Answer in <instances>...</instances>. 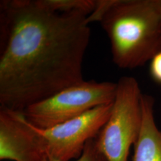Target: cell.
<instances>
[{
  "label": "cell",
  "instance_id": "cell-1",
  "mask_svg": "<svg viewBox=\"0 0 161 161\" xmlns=\"http://www.w3.org/2000/svg\"><path fill=\"white\" fill-rule=\"evenodd\" d=\"M88 15L58 13L39 0L0 3V108L28 106L84 81Z\"/></svg>",
  "mask_w": 161,
  "mask_h": 161
},
{
  "label": "cell",
  "instance_id": "cell-2",
  "mask_svg": "<svg viewBox=\"0 0 161 161\" xmlns=\"http://www.w3.org/2000/svg\"><path fill=\"white\" fill-rule=\"evenodd\" d=\"M109 39L114 63L133 69L161 50V19L157 0H115L101 22Z\"/></svg>",
  "mask_w": 161,
  "mask_h": 161
},
{
  "label": "cell",
  "instance_id": "cell-3",
  "mask_svg": "<svg viewBox=\"0 0 161 161\" xmlns=\"http://www.w3.org/2000/svg\"><path fill=\"white\" fill-rule=\"evenodd\" d=\"M143 94L136 78L123 76L118 81L110 115L95 137L107 161H128L142 126Z\"/></svg>",
  "mask_w": 161,
  "mask_h": 161
},
{
  "label": "cell",
  "instance_id": "cell-4",
  "mask_svg": "<svg viewBox=\"0 0 161 161\" xmlns=\"http://www.w3.org/2000/svg\"><path fill=\"white\" fill-rule=\"evenodd\" d=\"M117 83L83 81L32 104L22 112L35 127L48 128L69 121L115 99Z\"/></svg>",
  "mask_w": 161,
  "mask_h": 161
},
{
  "label": "cell",
  "instance_id": "cell-5",
  "mask_svg": "<svg viewBox=\"0 0 161 161\" xmlns=\"http://www.w3.org/2000/svg\"><path fill=\"white\" fill-rule=\"evenodd\" d=\"M113 102L94 108L75 118L48 128L32 126L41 155L62 161L78 159L86 143L96 137L108 121Z\"/></svg>",
  "mask_w": 161,
  "mask_h": 161
},
{
  "label": "cell",
  "instance_id": "cell-6",
  "mask_svg": "<svg viewBox=\"0 0 161 161\" xmlns=\"http://www.w3.org/2000/svg\"><path fill=\"white\" fill-rule=\"evenodd\" d=\"M1 161H42L36 132L22 112L0 108Z\"/></svg>",
  "mask_w": 161,
  "mask_h": 161
},
{
  "label": "cell",
  "instance_id": "cell-7",
  "mask_svg": "<svg viewBox=\"0 0 161 161\" xmlns=\"http://www.w3.org/2000/svg\"><path fill=\"white\" fill-rule=\"evenodd\" d=\"M142 122L138 138L134 145L132 161H161V130L154 117V98L142 96Z\"/></svg>",
  "mask_w": 161,
  "mask_h": 161
},
{
  "label": "cell",
  "instance_id": "cell-8",
  "mask_svg": "<svg viewBox=\"0 0 161 161\" xmlns=\"http://www.w3.org/2000/svg\"><path fill=\"white\" fill-rule=\"evenodd\" d=\"M47 9L58 13L82 12L88 16L93 11L95 0H39Z\"/></svg>",
  "mask_w": 161,
  "mask_h": 161
},
{
  "label": "cell",
  "instance_id": "cell-9",
  "mask_svg": "<svg viewBox=\"0 0 161 161\" xmlns=\"http://www.w3.org/2000/svg\"><path fill=\"white\" fill-rule=\"evenodd\" d=\"M42 161H62L53 158H46ZM74 161H107L98 150L95 142V138L90 140L86 144L81 155Z\"/></svg>",
  "mask_w": 161,
  "mask_h": 161
},
{
  "label": "cell",
  "instance_id": "cell-10",
  "mask_svg": "<svg viewBox=\"0 0 161 161\" xmlns=\"http://www.w3.org/2000/svg\"><path fill=\"white\" fill-rule=\"evenodd\" d=\"M115 0H95L94 10L86 18V24L94 22H100L106 13L114 3Z\"/></svg>",
  "mask_w": 161,
  "mask_h": 161
},
{
  "label": "cell",
  "instance_id": "cell-11",
  "mask_svg": "<svg viewBox=\"0 0 161 161\" xmlns=\"http://www.w3.org/2000/svg\"><path fill=\"white\" fill-rule=\"evenodd\" d=\"M150 74L153 80L161 84V50L150 60Z\"/></svg>",
  "mask_w": 161,
  "mask_h": 161
},
{
  "label": "cell",
  "instance_id": "cell-12",
  "mask_svg": "<svg viewBox=\"0 0 161 161\" xmlns=\"http://www.w3.org/2000/svg\"><path fill=\"white\" fill-rule=\"evenodd\" d=\"M157 3H158V8H159V13H160L161 19V0H157Z\"/></svg>",
  "mask_w": 161,
  "mask_h": 161
}]
</instances>
